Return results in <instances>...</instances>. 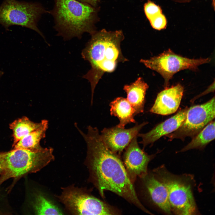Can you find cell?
<instances>
[{"instance_id": "obj_15", "label": "cell", "mask_w": 215, "mask_h": 215, "mask_svg": "<svg viewBox=\"0 0 215 215\" xmlns=\"http://www.w3.org/2000/svg\"><path fill=\"white\" fill-rule=\"evenodd\" d=\"M148 87L141 77L130 85L124 86L123 89L127 95L126 99L135 110L136 115L144 112L145 94Z\"/></svg>"}, {"instance_id": "obj_13", "label": "cell", "mask_w": 215, "mask_h": 215, "mask_svg": "<svg viewBox=\"0 0 215 215\" xmlns=\"http://www.w3.org/2000/svg\"><path fill=\"white\" fill-rule=\"evenodd\" d=\"M184 92V87L180 84L167 87L157 95L150 112L167 115L173 114L178 109Z\"/></svg>"}, {"instance_id": "obj_14", "label": "cell", "mask_w": 215, "mask_h": 215, "mask_svg": "<svg viewBox=\"0 0 215 215\" xmlns=\"http://www.w3.org/2000/svg\"><path fill=\"white\" fill-rule=\"evenodd\" d=\"M188 108H186L180 110L175 115L157 125L148 132L145 133H139L137 136L142 138V141L139 143L143 145V149L148 145L153 143L162 136L176 130L185 119Z\"/></svg>"}, {"instance_id": "obj_17", "label": "cell", "mask_w": 215, "mask_h": 215, "mask_svg": "<svg viewBox=\"0 0 215 215\" xmlns=\"http://www.w3.org/2000/svg\"><path fill=\"white\" fill-rule=\"evenodd\" d=\"M40 126L22 138L13 147V149H24L36 150L42 147L40 142L45 136L46 132L48 127V122L46 120L41 121Z\"/></svg>"}, {"instance_id": "obj_23", "label": "cell", "mask_w": 215, "mask_h": 215, "mask_svg": "<svg viewBox=\"0 0 215 215\" xmlns=\"http://www.w3.org/2000/svg\"><path fill=\"white\" fill-rule=\"evenodd\" d=\"M4 153H0V174H1L4 169Z\"/></svg>"}, {"instance_id": "obj_2", "label": "cell", "mask_w": 215, "mask_h": 215, "mask_svg": "<svg viewBox=\"0 0 215 215\" xmlns=\"http://www.w3.org/2000/svg\"><path fill=\"white\" fill-rule=\"evenodd\" d=\"M91 35L82 55L91 66L83 78L90 83L92 104L95 89L104 74L113 72L119 63L128 60L123 56L121 48V43L124 39L121 30L108 31L103 29Z\"/></svg>"}, {"instance_id": "obj_6", "label": "cell", "mask_w": 215, "mask_h": 215, "mask_svg": "<svg viewBox=\"0 0 215 215\" xmlns=\"http://www.w3.org/2000/svg\"><path fill=\"white\" fill-rule=\"evenodd\" d=\"M49 11L38 2L3 0L0 5V24L6 30L12 25L25 27L37 32L44 39L38 27L42 15Z\"/></svg>"}, {"instance_id": "obj_1", "label": "cell", "mask_w": 215, "mask_h": 215, "mask_svg": "<svg viewBox=\"0 0 215 215\" xmlns=\"http://www.w3.org/2000/svg\"><path fill=\"white\" fill-rule=\"evenodd\" d=\"M87 147L88 166L92 182L101 197L111 191L145 213L149 211L139 198L120 155L110 150L103 141L98 129L90 126L86 134L77 128Z\"/></svg>"}, {"instance_id": "obj_19", "label": "cell", "mask_w": 215, "mask_h": 215, "mask_svg": "<svg viewBox=\"0 0 215 215\" xmlns=\"http://www.w3.org/2000/svg\"><path fill=\"white\" fill-rule=\"evenodd\" d=\"M41 124V122L35 123L26 117H23L12 122L10 125V128L13 131L12 146L24 137L39 128Z\"/></svg>"}, {"instance_id": "obj_5", "label": "cell", "mask_w": 215, "mask_h": 215, "mask_svg": "<svg viewBox=\"0 0 215 215\" xmlns=\"http://www.w3.org/2000/svg\"><path fill=\"white\" fill-rule=\"evenodd\" d=\"M52 148L31 150L13 149L4 153V167L0 178V184L11 178H17L36 172L54 159Z\"/></svg>"}, {"instance_id": "obj_7", "label": "cell", "mask_w": 215, "mask_h": 215, "mask_svg": "<svg viewBox=\"0 0 215 215\" xmlns=\"http://www.w3.org/2000/svg\"><path fill=\"white\" fill-rule=\"evenodd\" d=\"M210 58L190 59L177 54L170 49L159 55L148 59H141L140 62L146 67L157 72L164 79V85L168 87L173 75L181 70H196L199 65L208 63Z\"/></svg>"}, {"instance_id": "obj_22", "label": "cell", "mask_w": 215, "mask_h": 215, "mask_svg": "<svg viewBox=\"0 0 215 215\" xmlns=\"http://www.w3.org/2000/svg\"><path fill=\"white\" fill-rule=\"evenodd\" d=\"M81 2L88 4L93 6L97 7L99 0H77Z\"/></svg>"}, {"instance_id": "obj_10", "label": "cell", "mask_w": 215, "mask_h": 215, "mask_svg": "<svg viewBox=\"0 0 215 215\" xmlns=\"http://www.w3.org/2000/svg\"><path fill=\"white\" fill-rule=\"evenodd\" d=\"M137 136H135L125 148L123 156V163L133 184L137 178L147 173L148 164L156 156V154L149 155L141 149L137 142Z\"/></svg>"}, {"instance_id": "obj_12", "label": "cell", "mask_w": 215, "mask_h": 215, "mask_svg": "<svg viewBox=\"0 0 215 215\" xmlns=\"http://www.w3.org/2000/svg\"><path fill=\"white\" fill-rule=\"evenodd\" d=\"M147 122L136 124L133 127L125 129L116 126L105 128L101 131V137L104 143L112 151L120 155L133 139L137 136Z\"/></svg>"}, {"instance_id": "obj_24", "label": "cell", "mask_w": 215, "mask_h": 215, "mask_svg": "<svg viewBox=\"0 0 215 215\" xmlns=\"http://www.w3.org/2000/svg\"><path fill=\"white\" fill-rule=\"evenodd\" d=\"M174 1L176 2L181 3H185L189 2L191 0H171Z\"/></svg>"}, {"instance_id": "obj_20", "label": "cell", "mask_w": 215, "mask_h": 215, "mask_svg": "<svg viewBox=\"0 0 215 215\" xmlns=\"http://www.w3.org/2000/svg\"><path fill=\"white\" fill-rule=\"evenodd\" d=\"M144 9L145 16L153 29L159 30L166 28L167 20L160 7L148 1L144 4Z\"/></svg>"}, {"instance_id": "obj_4", "label": "cell", "mask_w": 215, "mask_h": 215, "mask_svg": "<svg viewBox=\"0 0 215 215\" xmlns=\"http://www.w3.org/2000/svg\"><path fill=\"white\" fill-rule=\"evenodd\" d=\"M153 172L166 188L172 212L177 215L198 214L192 192L191 176L173 174L164 165L154 169Z\"/></svg>"}, {"instance_id": "obj_11", "label": "cell", "mask_w": 215, "mask_h": 215, "mask_svg": "<svg viewBox=\"0 0 215 215\" xmlns=\"http://www.w3.org/2000/svg\"><path fill=\"white\" fill-rule=\"evenodd\" d=\"M140 181V193L145 199L164 212L171 214L166 187L152 172H148L137 178Z\"/></svg>"}, {"instance_id": "obj_16", "label": "cell", "mask_w": 215, "mask_h": 215, "mask_svg": "<svg viewBox=\"0 0 215 215\" xmlns=\"http://www.w3.org/2000/svg\"><path fill=\"white\" fill-rule=\"evenodd\" d=\"M111 115L117 117L119 123L116 126L125 128V126L131 123H135L134 119L136 115L135 110L126 98L118 97L115 99L110 104Z\"/></svg>"}, {"instance_id": "obj_9", "label": "cell", "mask_w": 215, "mask_h": 215, "mask_svg": "<svg viewBox=\"0 0 215 215\" xmlns=\"http://www.w3.org/2000/svg\"><path fill=\"white\" fill-rule=\"evenodd\" d=\"M215 101L214 96L206 103L188 108L186 118L180 126L166 136L170 140H184L187 137L193 138L214 119Z\"/></svg>"}, {"instance_id": "obj_18", "label": "cell", "mask_w": 215, "mask_h": 215, "mask_svg": "<svg viewBox=\"0 0 215 215\" xmlns=\"http://www.w3.org/2000/svg\"><path fill=\"white\" fill-rule=\"evenodd\" d=\"M214 138L215 121L212 120L193 138L191 142L179 152H184L194 149H203Z\"/></svg>"}, {"instance_id": "obj_8", "label": "cell", "mask_w": 215, "mask_h": 215, "mask_svg": "<svg viewBox=\"0 0 215 215\" xmlns=\"http://www.w3.org/2000/svg\"><path fill=\"white\" fill-rule=\"evenodd\" d=\"M60 199L69 210L79 215H119L121 211L92 195L74 189L64 191Z\"/></svg>"}, {"instance_id": "obj_25", "label": "cell", "mask_w": 215, "mask_h": 215, "mask_svg": "<svg viewBox=\"0 0 215 215\" xmlns=\"http://www.w3.org/2000/svg\"><path fill=\"white\" fill-rule=\"evenodd\" d=\"M3 74V72L0 71V77Z\"/></svg>"}, {"instance_id": "obj_21", "label": "cell", "mask_w": 215, "mask_h": 215, "mask_svg": "<svg viewBox=\"0 0 215 215\" xmlns=\"http://www.w3.org/2000/svg\"><path fill=\"white\" fill-rule=\"evenodd\" d=\"M36 214L38 215H62V212L51 201L41 194L37 196L33 205Z\"/></svg>"}, {"instance_id": "obj_3", "label": "cell", "mask_w": 215, "mask_h": 215, "mask_svg": "<svg viewBox=\"0 0 215 215\" xmlns=\"http://www.w3.org/2000/svg\"><path fill=\"white\" fill-rule=\"evenodd\" d=\"M98 8L77 0H54L52 10L49 11L53 18L54 27L64 39L80 38L87 33L92 35L96 31Z\"/></svg>"}]
</instances>
